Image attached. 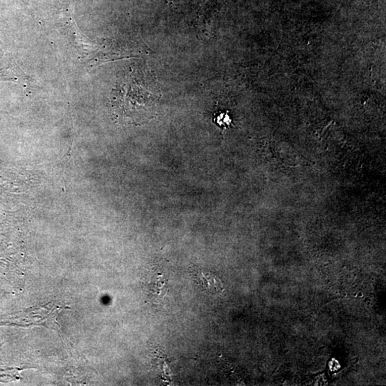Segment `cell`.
Wrapping results in <instances>:
<instances>
[{"label": "cell", "mask_w": 386, "mask_h": 386, "mask_svg": "<svg viewBox=\"0 0 386 386\" xmlns=\"http://www.w3.org/2000/svg\"><path fill=\"white\" fill-rule=\"evenodd\" d=\"M61 310L62 307L57 306L54 303L34 307L25 311L20 316L16 317L13 322L16 325L23 327L41 325L48 328L55 329L56 318Z\"/></svg>", "instance_id": "1"}, {"label": "cell", "mask_w": 386, "mask_h": 386, "mask_svg": "<svg viewBox=\"0 0 386 386\" xmlns=\"http://www.w3.org/2000/svg\"><path fill=\"white\" fill-rule=\"evenodd\" d=\"M4 51L0 49V80L15 81L22 85L29 83V77L10 56L5 57Z\"/></svg>", "instance_id": "2"}, {"label": "cell", "mask_w": 386, "mask_h": 386, "mask_svg": "<svg viewBox=\"0 0 386 386\" xmlns=\"http://www.w3.org/2000/svg\"><path fill=\"white\" fill-rule=\"evenodd\" d=\"M196 280L198 285L210 294H215L223 291V284L213 274L200 272L196 273Z\"/></svg>", "instance_id": "3"}, {"label": "cell", "mask_w": 386, "mask_h": 386, "mask_svg": "<svg viewBox=\"0 0 386 386\" xmlns=\"http://www.w3.org/2000/svg\"><path fill=\"white\" fill-rule=\"evenodd\" d=\"M149 282H148V291L153 296V298H158L162 295H165V277L161 274H152Z\"/></svg>", "instance_id": "4"}, {"label": "cell", "mask_w": 386, "mask_h": 386, "mask_svg": "<svg viewBox=\"0 0 386 386\" xmlns=\"http://www.w3.org/2000/svg\"><path fill=\"white\" fill-rule=\"evenodd\" d=\"M215 122H216L219 126L227 127L230 125L231 120L227 114L221 113L217 117Z\"/></svg>", "instance_id": "5"}]
</instances>
